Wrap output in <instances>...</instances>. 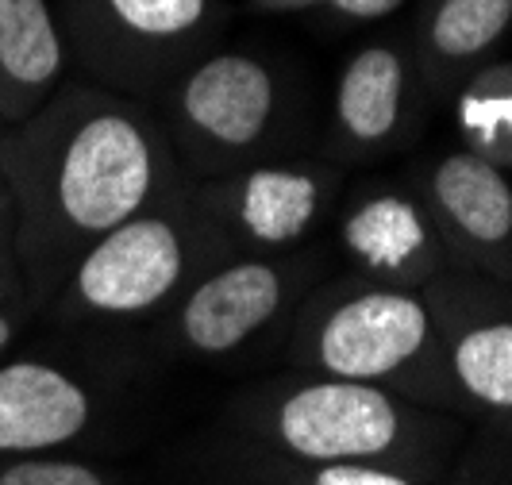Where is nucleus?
<instances>
[{"label": "nucleus", "mask_w": 512, "mask_h": 485, "mask_svg": "<svg viewBox=\"0 0 512 485\" xmlns=\"http://www.w3.org/2000/svg\"><path fill=\"white\" fill-rule=\"evenodd\" d=\"M12 224V201H8V189H4V178H0V228Z\"/></svg>", "instance_id": "nucleus-23"}, {"label": "nucleus", "mask_w": 512, "mask_h": 485, "mask_svg": "<svg viewBox=\"0 0 512 485\" xmlns=\"http://www.w3.org/2000/svg\"><path fill=\"white\" fill-rule=\"evenodd\" d=\"M93 397L62 366L39 358L0 362V459L47 455L89 428Z\"/></svg>", "instance_id": "nucleus-8"}, {"label": "nucleus", "mask_w": 512, "mask_h": 485, "mask_svg": "<svg viewBox=\"0 0 512 485\" xmlns=\"http://www.w3.org/2000/svg\"><path fill=\"white\" fill-rule=\"evenodd\" d=\"M285 305V274L274 262L243 258L201 278L178 308V339L197 355H228L262 332Z\"/></svg>", "instance_id": "nucleus-7"}, {"label": "nucleus", "mask_w": 512, "mask_h": 485, "mask_svg": "<svg viewBox=\"0 0 512 485\" xmlns=\"http://www.w3.org/2000/svg\"><path fill=\"white\" fill-rule=\"evenodd\" d=\"M66 31L51 0H0V120L24 124L62 85Z\"/></svg>", "instance_id": "nucleus-9"}, {"label": "nucleus", "mask_w": 512, "mask_h": 485, "mask_svg": "<svg viewBox=\"0 0 512 485\" xmlns=\"http://www.w3.org/2000/svg\"><path fill=\"white\" fill-rule=\"evenodd\" d=\"M24 285L20 262H16V247H12V224L0 228V305H8Z\"/></svg>", "instance_id": "nucleus-20"}, {"label": "nucleus", "mask_w": 512, "mask_h": 485, "mask_svg": "<svg viewBox=\"0 0 512 485\" xmlns=\"http://www.w3.org/2000/svg\"><path fill=\"white\" fill-rule=\"evenodd\" d=\"M409 0H324L320 12H328L343 24H378L405 8Z\"/></svg>", "instance_id": "nucleus-19"}, {"label": "nucleus", "mask_w": 512, "mask_h": 485, "mask_svg": "<svg viewBox=\"0 0 512 485\" xmlns=\"http://www.w3.org/2000/svg\"><path fill=\"white\" fill-rule=\"evenodd\" d=\"M324 208V181L293 166H258L231 189V224L258 247H289Z\"/></svg>", "instance_id": "nucleus-12"}, {"label": "nucleus", "mask_w": 512, "mask_h": 485, "mask_svg": "<svg viewBox=\"0 0 512 485\" xmlns=\"http://www.w3.org/2000/svg\"><path fill=\"white\" fill-rule=\"evenodd\" d=\"M428 189L439 220L459 239L482 251H497L512 239V185L482 154L455 151L439 158Z\"/></svg>", "instance_id": "nucleus-11"}, {"label": "nucleus", "mask_w": 512, "mask_h": 485, "mask_svg": "<svg viewBox=\"0 0 512 485\" xmlns=\"http://www.w3.org/2000/svg\"><path fill=\"white\" fill-rule=\"evenodd\" d=\"M343 243L366 270L382 278H420L436 255L428 216L397 193L362 201L343 220Z\"/></svg>", "instance_id": "nucleus-13"}, {"label": "nucleus", "mask_w": 512, "mask_h": 485, "mask_svg": "<svg viewBox=\"0 0 512 485\" xmlns=\"http://www.w3.org/2000/svg\"><path fill=\"white\" fill-rule=\"evenodd\" d=\"M4 135H8V124H4V120H0V143H4Z\"/></svg>", "instance_id": "nucleus-24"}, {"label": "nucleus", "mask_w": 512, "mask_h": 485, "mask_svg": "<svg viewBox=\"0 0 512 485\" xmlns=\"http://www.w3.org/2000/svg\"><path fill=\"white\" fill-rule=\"evenodd\" d=\"M66 47L124 89H151L189 70L228 20L224 0H62Z\"/></svg>", "instance_id": "nucleus-2"}, {"label": "nucleus", "mask_w": 512, "mask_h": 485, "mask_svg": "<svg viewBox=\"0 0 512 485\" xmlns=\"http://www.w3.org/2000/svg\"><path fill=\"white\" fill-rule=\"evenodd\" d=\"M0 485H108L89 466L77 459L47 455H12L0 462Z\"/></svg>", "instance_id": "nucleus-17"}, {"label": "nucleus", "mask_w": 512, "mask_h": 485, "mask_svg": "<svg viewBox=\"0 0 512 485\" xmlns=\"http://www.w3.org/2000/svg\"><path fill=\"white\" fill-rule=\"evenodd\" d=\"M432 347V308L409 289H362L335 305L312 339V358L328 378L378 385Z\"/></svg>", "instance_id": "nucleus-4"}, {"label": "nucleus", "mask_w": 512, "mask_h": 485, "mask_svg": "<svg viewBox=\"0 0 512 485\" xmlns=\"http://www.w3.org/2000/svg\"><path fill=\"white\" fill-rule=\"evenodd\" d=\"M512 27V0H436L420 27V54L439 74H462Z\"/></svg>", "instance_id": "nucleus-14"}, {"label": "nucleus", "mask_w": 512, "mask_h": 485, "mask_svg": "<svg viewBox=\"0 0 512 485\" xmlns=\"http://www.w3.org/2000/svg\"><path fill=\"white\" fill-rule=\"evenodd\" d=\"M459 128L474 154L493 166H512V62H497L466 81Z\"/></svg>", "instance_id": "nucleus-15"}, {"label": "nucleus", "mask_w": 512, "mask_h": 485, "mask_svg": "<svg viewBox=\"0 0 512 485\" xmlns=\"http://www.w3.org/2000/svg\"><path fill=\"white\" fill-rule=\"evenodd\" d=\"M312 485H409L393 470L359 466V462H328L312 474Z\"/></svg>", "instance_id": "nucleus-18"}, {"label": "nucleus", "mask_w": 512, "mask_h": 485, "mask_svg": "<svg viewBox=\"0 0 512 485\" xmlns=\"http://www.w3.org/2000/svg\"><path fill=\"white\" fill-rule=\"evenodd\" d=\"M451 366L474 401L512 412V320H482L466 328L451 347Z\"/></svg>", "instance_id": "nucleus-16"}, {"label": "nucleus", "mask_w": 512, "mask_h": 485, "mask_svg": "<svg viewBox=\"0 0 512 485\" xmlns=\"http://www.w3.org/2000/svg\"><path fill=\"white\" fill-rule=\"evenodd\" d=\"M258 12H312L324 0H251Z\"/></svg>", "instance_id": "nucleus-22"}, {"label": "nucleus", "mask_w": 512, "mask_h": 485, "mask_svg": "<svg viewBox=\"0 0 512 485\" xmlns=\"http://www.w3.org/2000/svg\"><path fill=\"white\" fill-rule=\"evenodd\" d=\"M189 270V239L174 212L143 208L104 231L58 285V308L74 320H131L166 305Z\"/></svg>", "instance_id": "nucleus-3"}, {"label": "nucleus", "mask_w": 512, "mask_h": 485, "mask_svg": "<svg viewBox=\"0 0 512 485\" xmlns=\"http://www.w3.org/2000/svg\"><path fill=\"white\" fill-rule=\"evenodd\" d=\"M274 435L308 462H366L401 439V405L370 382L297 385L274 409Z\"/></svg>", "instance_id": "nucleus-5"}, {"label": "nucleus", "mask_w": 512, "mask_h": 485, "mask_svg": "<svg viewBox=\"0 0 512 485\" xmlns=\"http://www.w3.org/2000/svg\"><path fill=\"white\" fill-rule=\"evenodd\" d=\"M20 332V308L12 305H0V355L12 347V339Z\"/></svg>", "instance_id": "nucleus-21"}, {"label": "nucleus", "mask_w": 512, "mask_h": 485, "mask_svg": "<svg viewBox=\"0 0 512 485\" xmlns=\"http://www.w3.org/2000/svg\"><path fill=\"white\" fill-rule=\"evenodd\" d=\"M181 131L212 154H243L258 147L278 116V77L243 51L201 54L178 74L170 93Z\"/></svg>", "instance_id": "nucleus-6"}, {"label": "nucleus", "mask_w": 512, "mask_h": 485, "mask_svg": "<svg viewBox=\"0 0 512 485\" xmlns=\"http://www.w3.org/2000/svg\"><path fill=\"white\" fill-rule=\"evenodd\" d=\"M409 101V58L393 43H370L347 58L335 81V128L351 147H382L401 128Z\"/></svg>", "instance_id": "nucleus-10"}, {"label": "nucleus", "mask_w": 512, "mask_h": 485, "mask_svg": "<svg viewBox=\"0 0 512 485\" xmlns=\"http://www.w3.org/2000/svg\"><path fill=\"white\" fill-rule=\"evenodd\" d=\"M0 178L12 201L20 274L35 297H47L89 243L158 201L166 154L154 124L131 101L66 89L8 128Z\"/></svg>", "instance_id": "nucleus-1"}]
</instances>
